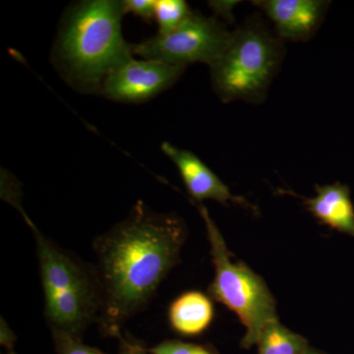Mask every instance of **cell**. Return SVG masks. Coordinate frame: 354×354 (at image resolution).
Listing matches in <instances>:
<instances>
[{
  "label": "cell",
  "mask_w": 354,
  "mask_h": 354,
  "mask_svg": "<svg viewBox=\"0 0 354 354\" xmlns=\"http://www.w3.org/2000/svg\"><path fill=\"white\" fill-rule=\"evenodd\" d=\"M183 221L153 213L141 201L129 215L95 241L104 324L118 335V325L153 297L178 261L185 241Z\"/></svg>",
  "instance_id": "1"
},
{
  "label": "cell",
  "mask_w": 354,
  "mask_h": 354,
  "mask_svg": "<svg viewBox=\"0 0 354 354\" xmlns=\"http://www.w3.org/2000/svg\"><path fill=\"white\" fill-rule=\"evenodd\" d=\"M124 3L116 0H88L65 13L55 60L65 80L77 90L101 93L114 70L133 59V44L123 38Z\"/></svg>",
  "instance_id": "2"
},
{
  "label": "cell",
  "mask_w": 354,
  "mask_h": 354,
  "mask_svg": "<svg viewBox=\"0 0 354 354\" xmlns=\"http://www.w3.org/2000/svg\"><path fill=\"white\" fill-rule=\"evenodd\" d=\"M36 239L44 312L51 330L79 337L102 305L101 290L75 258L55 245L23 214Z\"/></svg>",
  "instance_id": "3"
},
{
  "label": "cell",
  "mask_w": 354,
  "mask_h": 354,
  "mask_svg": "<svg viewBox=\"0 0 354 354\" xmlns=\"http://www.w3.org/2000/svg\"><path fill=\"white\" fill-rule=\"evenodd\" d=\"M283 58V46L260 21L232 32L223 55L209 66L212 83L223 102H259Z\"/></svg>",
  "instance_id": "4"
},
{
  "label": "cell",
  "mask_w": 354,
  "mask_h": 354,
  "mask_svg": "<svg viewBox=\"0 0 354 354\" xmlns=\"http://www.w3.org/2000/svg\"><path fill=\"white\" fill-rule=\"evenodd\" d=\"M199 211L206 225L215 265V278L209 288V295L239 317L246 329L241 346L251 348L257 344L265 326L279 320L276 301L257 274L241 262H232L225 239L206 207L200 206Z\"/></svg>",
  "instance_id": "5"
},
{
  "label": "cell",
  "mask_w": 354,
  "mask_h": 354,
  "mask_svg": "<svg viewBox=\"0 0 354 354\" xmlns=\"http://www.w3.org/2000/svg\"><path fill=\"white\" fill-rule=\"evenodd\" d=\"M232 34L220 21L193 11L174 31L133 44V55L176 66L196 62L211 66L223 55Z\"/></svg>",
  "instance_id": "6"
},
{
  "label": "cell",
  "mask_w": 354,
  "mask_h": 354,
  "mask_svg": "<svg viewBox=\"0 0 354 354\" xmlns=\"http://www.w3.org/2000/svg\"><path fill=\"white\" fill-rule=\"evenodd\" d=\"M185 67L133 59L104 80L101 93L109 100L138 104L152 99L178 80Z\"/></svg>",
  "instance_id": "7"
},
{
  "label": "cell",
  "mask_w": 354,
  "mask_h": 354,
  "mask_svg": "<svg viewBox=\"0 0 354 354\" xmlns=\"http://www.w3.org/2000/svg\"><path fill=\"white\" fill-rule=\"evenodd\" d=\"M274 23L279 39L307 41L320 27L328 8L322 0H260L253 1Z\"/></svg>",
  "instance_id": "8"
},
{
  "label": "cell",
  "mask_w": 354,
  "mask_h": 354,
  "mask_svg": "<svg viewBox=\"0 0 354 354\" xmlns=\"http://www.w3.org/2000/svg\"><path fill=\"white\" fill-rule=\"evenodd\" d=\"M160 148L176 165L188 192L196 201L209 199L250 207L243 198L232 195L230 188L195 153L177 148L169 142H164Z\"/></svg>",
  "instance_id": "9"
},
{
  "label": "cell",
  "mask_w": 354,
  "mask_h": 354,
  "mask_svg": "<svg viewBox=\"0 0 354 354\" xmlns=\"http://www.w3.org/2000/svg\"><path fill=\"white\" fill-rule=\"evenodd\" d=\"M310 213L325 225L354 237V207L346 185L317 186L316 196L305 199Z\"/></svg>",
  "instance_id": "10"
},
{
  "label": "cell",
  "mask_w": 354,
  "mask_h": 354,
  "mask_svg": "<svg viewBox=\"0 0 354 354\" xmlns=\"http://www.w3.org/2000/svg\"><path fill=\"white\" fill-rule=\"evenodd\" d=\"M169 322L176 332L186 335L201 334L213 320L211 299L198 291L176 298L169 310Z\"/></svg>",
  "instance_id": "11"
},
{
  "label": "cell",
  "mask_w": 354,
  "mask_h": 354,
  "mask_svg": "<svg viewBox=\"0 0 354 354\" xmlns=\"http://www.w3.org/2000/svg\"><path fill=\"white\" fill-rule=\"evenodd\" d=\"M256 346L258 354H304L310 348L302 335L288 329L279 320L265 326Z\"/></svg>",
  "instance_id": "12"
},
{
  "label": "cell",
  "mask_w": 354,
  "mask_h": 354,
  "mask_svg": "<svg viewBox=\"0 0 354 354\" xmlns=\"http://www.w3.org/2000/svg\"><path fill=\"white\" fill-rule=\"evenodd\" d=\"M192 12L183 0H156L153 18L158 25V34L174 31Z\"/></svg>",
  "instance_id": "13"
},
{
  "label": "cell",
  "mask_w": 354,
  "mask_h": 354,
  "mask_svg": "<svg viewBox=\"0 0 354 354\" xmlns=\"http://www.w3.org/2000/svg\"><path fill=\"white\" fill-rule=\"evenodd\" d=\"M55 351L57 354H104L97 349L90 348L80 341V337L62 330H51Z\"/></svg>",
  "instance_id": "14"
},
{
  "label": "cell",
  "mask_w": 354,
  "mask_h": 354,
  "mask_svg": "<svg viewBox=\"0 0 354 354\" xmlns=\"http://www.w3.org/2000/svg\"><path fill=\"white\" fill-rule=\"evenodd\" d=\"M151 354H214L209 349L179 341L160 342L149 351Z\"/></svg>",
  "instance_id": "15"
},
{
  "label": "cell",
  "mask_w": 354,
  "mask_h": 354,
  "mask_svg": "<svg viewBox=\"0 0 354 354\" xmlns=\"http://www.w3.org/2000/svg\"><path fill=\"white\" fill-rule=\"evenodd\" d=\"M123 3L125 13L134 14L147 22L155 17L156 0H125Z\"/></svg>",
  "instance_id": "16"
},
{
  "label": "cell",
  "mask_w": 354,
  "mask_h": 354,
  "mask_svg": "<svg viewBox=\"0 0 354 354\" xmlns=\"http://www.w3.org/2000/svg\"><path fill=\"white\" fill-rule=\"evenodd\" d=\"M239 1H209V6L215 11V13L218 15L223 16L225 20L232 23L234 21V15H232V10L234 7L239 3Z\"/></svg>",
  "instance_id": "17"
},
{
  "label": "cell",
  "mask_w": 354,
  "mask_h": 354,
  "mask_svg": "<svg viewBox=\"0 0 354 354\" xmlns=\"http://www.w3.org/2000/svg\"><path fill=\"white\" fill-rule=\"evenodd\" d=\"M16 342V335L9 327L8 324L3 318L0 323V344L6 348V351H14V344Z\"/></svg>",
  "instance_id": "18"
},
{
  "label": "cell",
  "mask_w": 354,
  "mask_h": 354,
  "mask_svg": "<svg viewBox=\"0 0 354 354\" xmlns=\"http://www.w3.org/2000/svg\"><path fill=\"white\" fill-rule=\"evenodd\" d=\"M121 351L120 354H148L138 344H131L120 339Z\"/></svg>",
  "instance_id": "19"
},
{
  "label": "cell",
  "mask_w": 354,
  "mask_h": 354,
  "mask_svg": "<svg viewBox=\"0 0 354 354\" xmlns=\"http://www.w3.org/2000/svg\"><path fill=\"white\" fill-rule=\"evenodd\" d=\"M304 354H325L323 353H320V351H315V349L310 348L308 351H307V353H305Z\"/></svg>",
  "instance_id": "20"
},
{
  "label": "cell",
  "mask_w": 354,
  "mask_h": 354,
  "mask_svg": "<svg viewBox=\"0 0 354 354\" xmlns=\"http://www.w3.org/2000/svg\"><path fill=\"white\" fill-rule=\"evenodd\" d=\"M4 354H17L14 351H6V353Z\"/></svg>",
  "instance_id": "21"
}]
</instances>
